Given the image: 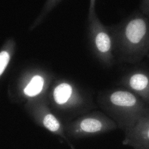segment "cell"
Here are the masks:
<instances>
[{
  "label": "cell",
  "mask_w": 149,
  "mask_h": 149,
  "mask_svg": "<svg viewBox=\"0 0 149 149\" xmlns=\"http://www.w3.org/2000/svg\"><path fill=\"white\" fill-rule=\"evenodd\" d=\"M113 40L114 53L121 61L134 64L149 53V21L135 12L116 24L108 26Z\"/></svg>",
  "instance_id": "1"
},
{
  "label": "cell",
  "mask_w": 149,
  "mask_h": 149,
  "mask_svg": "<svg viewBox=\"0 0 149 149\" xmlns=\"http://www.w3.org/2000/svg\"><path fill=\"white\" fill-rule=\"evenodd\" d=\"M98 102L103 112L124 132L144 118L149 116V106L137 95L126 88L102 91Z\"/></svg>",
  "instance_id": "2"
},
{
  "label": "cell",
  "mask_w": 149,
  "mask_h": 149,
  "mask_svg": "<svg viewBox=\"0 0 149 149\" xmlns=\"http://www.w3.org/2000/svg\"><path fill=\"white\" fill-rule=\"evenodd\" d=\"M92 39L95 53L101 63L107 68L114 62L113 43L108 26L102 23L95 16L91 19Z\"/></svg>",
  "instance_id": "3"
},
{
  "label": "cell",
  "mask_w": 149,
  "mask_h": 149,
  "mask_svg": "<svg viewBox=\"0 0 149 149\" xmlns=\"http://www.w3.org/2000/svg\"><path fill=\"white\" fill-rule=\"evenodd\" d=\"M74 130L77 135L102 134L118 129L117 125L103 111H98L93 116L84 118Z\"/></svg>",
  "instance_id": "4"
},
{
  "label": "cell",
  "mask_w": 149,
  "mask_h": 149,
  "mask_svg": "<svg viewBox=\"0 0 149 149\" xmlns=\"http://www.w3.org/2000/svg\"><path fill=\"white\" fill-rule=\"evenodd\" d=\"M119 84L137 95L149 106V72L143 69L130 71L122 77Z\"/></svg>",
  "instance_id": "5"
},
{
  "label": "cell",
  "mask_w": 149,
  "mask_h": 149,
  "mask_svg": "<svg viewBox=\"0 0 149 149\" xmlns=\"http://www.w3.org/2000/svg\"><path fill=\"white\" fill-rule=\"evenodd\" d=\"M124 133L123 145L134 149H149V116L142 119Z\"/></svg>",
  "instance_id": "6"
},
{
  "label": "cell",
  "mask_w": 149,
  "mask_h": 149,
  "mask_svg": "<svg viewBox=\"0 0 149 149\" xmlns=\"http://www.w3.org/2000/svg\"><path fill=\"white\" fill-rule=\"evenodd\" d=\"M72 93L71 86L67 84H62L56 88L54 93L55 101L59 104L65 103Z\"/></svg>",
  "instance_id": "7"
},
{
  "label": "cell",
  "mask_w": 149,
  "mask_h": 149,
  "mask_svg": "<svg viewBox=\"0 0 149 149\" xmlns=\"http://www.w3.org/2000/svg\"><path fill=\"white\" fill-rule=\"evenodd\" d=\"M44 80L41 77L37 75L34 77L25 88V94L30 97H33L39 94L42 91Z\"/></svg>",
  "instance_id": "8"
},
{
  "label": "cell",
  "mask_w": 149,
  "mask_h": 149,
  "mask_svg": "<svg viewBox=\"0 0 149 149\" xmlns=\"http://www.w3.org/2000/svg\"><path fill=\"white\" fill-rule=\"evenodd\" d=\"M44 126L52 132H55L60 127L59 123L52 115L48 114L45 116L43 120Z\"/></svg>",
  "instance_id": "9"
},
{
  "label": "cell",
  "mask_w": 149,
  "mask_h": 149,
  "mask_svg": "<svg viewBox=\"0 0 149 149\" xmlns=\"http://www.w3.org/2000/svg\"><path fill=\"white\" fill-rule=\"evenodd\" d=\"M9 61V56L6 52H2L0 55V74L5 71Z\"/></svg>",
  "instance_id": "10"
},
{
  "label": "cell",
  "mask_w": 149,
  "mask_h": 149,
  "mask_svg": "<svg viewBox=\"0 0 149 149\" xmlns=\"http://www.w3.org/2000/svg\"><path fill=\"white\" fill-rule=\"evenodd\" d=\"M140 8L141 13L149 18V0H142Z\"/></svg>",
  "instance_id": "11"
},
{
  "label": "cell",
  "mask_w": 149,
  "mask_h": 149,
  "mask_svg": "<svg viewBox=\"0 0 149 149\" xmlns=\"http://www.w3.org/2000/svg\"><path fill=\"white\" fill-rule=\"evenodd\" d=\"M96 0H91L90 7V19L96 16L95 13V6Z\"/></svg>",
  "instance_id": "12"
},
{
  "label": "cell",
  "mask_w": 149,
  "mask_h": 149,
  "mask_svg": "<svg viewBox=\"0 0 149 149\" xmlns=\"http://www.w3.org/2000/svg\"><path fill=\"white\" fill-rule=\"evenodd\" d=\"M147 56L148 57V58H149V53L148 54V55Z\"/></svg>",
  "instance_id": "13"
}]
</instances>
